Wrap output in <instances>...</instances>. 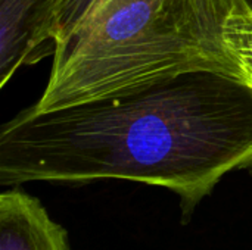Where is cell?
Returning a JSON list of instances; mask_svg holds the SVG:
<instances>
[{
  "instance_id": "6da1fadb",
  "label": "cell",
  "mask_w": 252,
  "mask_h": 250,
  "mask_svg": "<svg viewBox=\"0 0 252 250\" xmlns=\"http://www.w3.org/2000/svg\"><path fill=\"white\" fill-rule=\"evenodd\" d=\"M252 168V88L193 69L0 128V186L126 180L179 196L183 222L227 174Z\"/></svg>"
},
{
  "instance_id": "7a4b0ae2",
  "label": "cell",
  "mask_w": 252,
  "mask_h": 250,
  "mask_svg": "<svg viewBox=\"0 0 252 250\" xmlns=\"http://www.w3.org/2000/svg\"><path fill=\"white\" fill-rule=\"evenodd\" d=\"M241 0H121L55 46L38 112L123 93L193 69L241 78L223 43ZM242 80V78H241Z\"/></svg>"
},
{
  "instance_id": "3957f363",
  "label": "cell",
  "mask_w": 252,
  "mask_h": 250,
  "mask_svg": "<svg viewBox=\"0 0 252 250\" xmlns=\"http://www.w3.org/2000/svg\"><path fill=\"white\" fill-rule=\"evenodd\" d=\"M61 0H0V88L19 68L53 53V22Z\"/></svg>"
},
{
  "instance_id": "277c9868",
  "label": "cell",
  "mask_w": 252,
  "mask_h": 250,
  "mask_svg": "<svg viewBox=\"0 0 252 250\" xmlns=\"http://www.w3.org/2000/svg\"><path fill=\"white\" fill-rule=\"evenodd\" d=\"M0 250H72L66 230L41 202L12 187L0 194Z\"/></svg>"
},
{
  "instance_id": "5b68a950",
  "label": "cell",
  "mask_w": 252,
  "mask_h": 250,
  "mask_svg": "<svg viewBox=\"0 0 252 250\" xmlns=\"http://www.w3.org/2000/svg\"><path fill=\"white\" fill-rule=\"evenodd\" d=\"M223 43L241 78L252 88V13L242 3L226 18Z\"/></svg>"
},
{
  "instance_id": "8992f818",
  "label": "cell",
  "mask_w": 252,
  "mask_h": 250,
  "mask_svg": "<svg viewBox=\"0 0 252 250\" xmlns=\"http://www.w3.org/2000/svg\"><path fill=\"white\" fill-rule=\"evenodd\" d=\"M94 0H61L55 13L53 41L55 46L65 41L86 18Z\"/></svg>"
},
{
  "instance_id": "52a82bcc",
  "label": "cell",
  "mask_w": 252,
  "mask_h": 250,
  "mask_svg": "<svg viewBox=\"0 0 252 250\" xmlns=\"http://www.w3.org/2000/svg\"><path fill=\"white\" fill-rule=\"evenodd\" d=\"M241 1H242V4L247 7V10L252 13V0H241Z\"/></svg>"
}]
</instances>
